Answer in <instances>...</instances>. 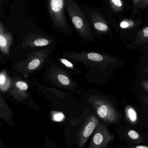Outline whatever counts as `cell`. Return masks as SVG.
Masks as SVG:
<instances>
[{
  "label": "cell",
  "instance_id": "obj_1",
  "mask_svg": "<svg viewBox=\"0 0 148 148\" xmlns=\"http://www.w3.org/2000/svg\"><path fill=\"white\" fill-rule=\"evenodd\" d=\"M66 10L80 38L84 41L92 42L93 34L89 21L76 0H66Z\"/></svg>",
  "mask_w": 148,
  "mask_h": 148
},
{
  "label": "cell",
  "instance_id": "obj_2",
  "mask_svg": "<svg viewBox=\"0 0 148 148\" xmlns=\"http://www.w3.org/2000/svg\"><path fill=\"white\" fill-rule=\"evenodd\" d=\"M66 0H47V8L53 30L66 36H70L73 29L66 15Z\"/></svg>",
  "mask_w": 148,
  "mask_h": 148
},
{
  "label": "cell",
  "instance_id": "obj_3",
  "mask_svg": "<svg viewBox=\"0 0 148 148\" xmlns=\"http://www.w3.org/2000/svg\"><path fill=\"white\" fill-rule=\"evenodd\" d=\"M55 49V47L51 46L42 50L32 51L27 54L25 59L16 64L15 69L25 77H28L42 66Z\"/></svg>",
  "mask_w": 148,
  "mask_h": 148
},
{
  "label": "cell",
  "instance_id": "obj_4",
  "mask_svg": "<svg viewBox=\"0 0 148 148\" xmlns=\"http://www.w3.org/2000/svg\"><path fill=\"white\" fill-rule=\"evenodd\" d=\"M90 104L95 109L98 116L108 123H114L120 119V115L108 100L102 97L92 96L88 99Z\"/></svg>",
  "mask_w": 148,
  "mask_h": 148
},
{
  "label": "cell",
  "instance_id": "obj_5",
  "mask_svg": "<svg viewBox=\"0 0 148 148\" xmlns=\"http://www.w3.org/2000/svg\"><path fill=\"white\" fill-rule=\"evenodd\" d=\"M64 56L74 61L86 64L100 66L116 62L114 59L100 53L91 52H71L64 53Z\"/></svg>",
  "mask_w": 148,
  "mask_h": 148
},
{
  "label": "cell",
  "instance_id": "obj_6",
  "mask_svg": "<svg viewBox=\"0 0 148 148\" xmlns=\"http://www.w3.org/2000/svg\"><path fill=\"white\" fill-rule=\"evenodd\" d=\"M56 43V40L50 36L30 32L25 36L21 47L24 49H32L53 46Z\"/></svg>",
  "mask_w": 148,
  "mask_h": 148
},
{
  "label": "cell",
  "instance_id": "obj_7",
  "mask_svg": "<svg viewBox=\"0 0 148 148\" xmlns=\"http://www.w3.org/2000/svg\"><path fill=\"white\" fill-rule=\"evenodd\" d=\"M99 123L97 118L93 114H90L85 119L77 135V145L78 148L84 147Z\"/></svg>",
  "mask_w": 148,
  "mask_h": 148
},
{
  "label": "cell",
  "instance_id": "obj_8",
  "mask_svg": "<svg viewBox=\"0 0 148 148\" xmlns=\"http://www.w3.org/2000/svg\"><path fill=\"white\" fill-rule=\"evenodd\" d=\"M114 140L107 126L103 123H99L91 139L89 148H106Z\"/></svg>",
  "mask_w": 148,
  "mask_h": 148
},
{
  "label": "cell",
  "instance_id": "obj_9",
  "mask_svg": "<svg viewBox=\"0 0 148 148\" xmlns=\"http://www.w3.org/2000/svg\"><path fill=\"white\" fill-rule=\"evenodd\" d=\"M14 40L13 35L1 20L0 21V50L3 55H9Z\"/></svg>",
  "mask_w": 148,
  "mask_h": 148
},
{
  "label": "cell",
  "instance_id": "obj_10",
  "mask_svg": "<svg viewBox=\"0 0 148 148\" xmlns=\"http://www.w3.org/2000/svg\"><path fill=\"white\" fill-rule=\"evenodd\" d=\"M28 85L25 81L20 79H15L13 80L11 88L9 89L10 94L18 101H22L28 97L27 93Z\"/></svg>",
  "mask_w": 148,
  "mask_h": 148
},
{
  "label": "cell",
  "instance_id": "obj_11",
  "mask_svg": "<svg viewBox=\"0 0 148 148\" xmlns=\"http://www.w3.org/2000/svg\"><path fill=\"white\" fill-rule=\"evenodd\" d=\"M51 73L52 80L60 86L66 88H70L73 86L72 80L68 73L64 70L54 69Z\"/></svg>",
  "mask_w": 148,
  "mask_h": 148
},
{
  "label": "cell",
  "instance_id": "obj_12",
  "mask_svg": "<svg viewBox=\"0 0 148 148\" xmlns=\"http://www.w3.org/2000/svg\"><path fill=\"white\" fill-rule=\"evenodd\" d=\"M0 97V117L9 123L13 117V113L5 99L1 95Z\"/></svg>",
  "mask_w": 148,
  "mask_h": 148
},
{
  "label": "cell",
  "instance_id": "obj_13",
  "mask_svg": "<svg viewBox=\"0 0 148 148\" xmlns=\"http://www.w3.org/2000/svg\"><path fill=\"white\" fill-rule=\"evenodd\" d=\"M12 81L5 70H2L0 74V89L1 91L5 92L11 88Z\"/></svg>",
  "mask_w": 148,
  "mask_h": 148
},
{
  "label": "cell",
  "instance_id": "obj_14",
  "mask_svg": "<svg viewBox=\"0 0 148 148\" xmlns=\"http://www.w3.org/2000/svg\"><path fill=\"white\" fill-rule=\"evenodd\" d=\"M126 119L132 124H136L138 121L137 113L132 106H127L125 109Z\"/></svg>",
  "mask_w": 148,
  "mask_h": 148
},
{
  "label": "cell",
  "instance_id": "obj_15",
  "mask_svg": "<svg viewBox=\"0 0 148 148\" xmlns=\"http://www.w3.org/2000/svg\"><path fill=\"white\" fill-rule=\"evenodd\" d=\"M148 42V26L143 28L138 32L136 37L135 43L137 45H141Z\"/></svg>",
  "mask_w": 148,
  "mask_h": 148
},
{
  "label": "cell",
  "instance_id": "obj_16",
  "mask_svg": "<svg viewBox=\"0 0 148 148\" xmlns=\"http://www.w3.org/2000/svg\"><path fill=\"white\" fill-rule=\"evenodd\" d=\"M112 9L116 12H120L123 8V3L122 0H109Z\"/></svg>",
  "mask_w": 148,
  "mask_h": 148
},
{
  "label": "cell",
  "instance_id": "obj_17",
  "mask_svg": "<svg viewBox=\"0 0 148 148\" xmlns=\"http://www.w3.org/2000/svg\"><path fill=\"white\" fill-rule=\"evenodd\" d=\"M135 6L144 8L148 5V0H133Z\"/></svg>",
  "mask_w": 148,
  "mask_h": 148
},
{
  "label": "cell",
  "instance_id": "obj_18",
  "mask_svg": "<svg viewBox=\"0 0 148 148\" xmlns=\"http://www.w3.org/2000/svg\"><path fill=\"white\" fill-rule=\"evenodd\" d=\"M59 61L61 64H64L65 66H66L67 68L74 69V66H73V64L66 59L60 58L59 59Z\"/></svg>",
  "mask_w": 148,
  "mask_h": 148
},
{
  "label": "cell",
  "instance_id": "obj_19",
  "mask_svg": "<svg viewBox=\"0 0 148 148\" xmlns=\"http://www.w3.org/2000/svg\"><path fill=\"white\" fill-rule=\"evenodd\" d=\"M134 23L133 21L130 20H125L122 21L120 23V27L121 28L125 29V28H130L133 26Z\"/></svg>",
  "mask_w": 148,
  "mask_h": 148
},
{
  "label": "cell",
  "instance_id": "obj_20",
  "mask_svg": "<svg viewBox=\"0 0 148 148\" xmlns=\"http://www.w3.org/2000/svg\"><path fill=\"white\" fill-rule=\"evenodd\" d=\"M129 137L133 140H137L140 138L139 134L134 130H130L128 132Z\"/></svg>",
  "mask_w": 148,
  "mask_h": 148
},
{
  "label": "cell",
  "instance_id": "obj_21",
  "mask_svg": "<svg viewBox=\"0 0 148 148\" xmlns=\"http://www.w3.org/2000/svg\"><path fill=\"white\" fill-rule=\"evenodd\" d=\"M142 88L148 92V80H143L140 83Z\"/></svg>",
  "mask_w": 148,
  "mask_h": 148
},
{
  "label": "cell",
  "instance_id": "obj_22",
  "mask_svg": "<svg viewBox=\"0 0 148 148\" xmlns=\"http://www.w3.org/2000/svg\"><path fill=\"white\" fill-rule=\"evenodd\" d=\"M63 115L61 113H58L53 116V118L55 121H60L63 119Z\"/></svg>",
  "mask_w": 148,
  "mask_h": 148
},
{
  "label": "cell",
  "instance_id": "obj_23",
  "mask_svg": "<svg viewBox=\"0 0 148 148\" xmlns=\"http://www.w3.org/2000/svg\"><path fill=\"white\" fill-rule=\"evenodd\" d=\"M136 148H148V146L144 145H139L135 147Z\"/></svg>",
  "mask_w": 148,
  "mask_h": 148
},
{
  "label": "cell",
  "instance_id": "obj_24",
  "mask_svg": "<svg viewBox=\"0 0 148 148\" xmlns=\"http://www.w3.org/2000/svg\"><path fill=\"white\" fill-rule=\"evenodd\" d=\"M147 71H148V68L147 69Z\"/></svg>",
  "mask_w": 148,
  "mask_h": 148
},
{
  "label": "cell",
  "instance_id": "obj_25",
  "mask_svg": "<svg viewBox=\"0 0 148 148\" xmlns=\"http://www.w3.org/2000/svg\"></svg>",
  "mask_w": 148,
  "mask_h": 148
}]
</instances>
